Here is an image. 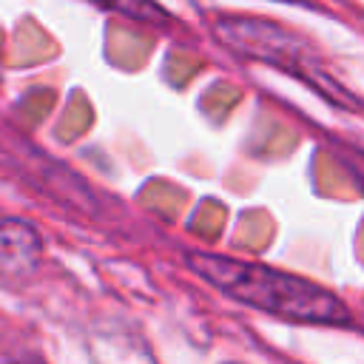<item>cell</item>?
<instances>
[{
	"instance_id": "1",
	"label": "cell",
	"mask_w": 364,
	"mask_h": 364,
	"mask_svg": "<svg viewBox=\"0 0 364 364\" xmlns=\"http://www.w3.org/2000/svg\"><path fill=\"white\" fill-rule=\"evenodd\" d=\"M185 264L199 279L230 296L233 301H242L262 313L299 324H324V327H344L353 321L347 304L333 290H327L313 279L284 273L262 262H245L205 250L185 253Z\"/></svg>"
},
{
	"instance_id": "3",
	"label": "cell",
	"mask_w": 364,
	"mask_h": 364,
	"mask_svg": "<svg viewBox=\"0 0 364 364\" xmlns=\"http://www.w3.org/2000/svg\"><path fill=\"white\" fill-rule=\"evenodd\" d=\"M43 239L40 233L20 219L0 225V273L23 276L40 262Z\"/></svg>"
},
{
	"instance_id": "4",
	"label": "cell",
	"mask_w": 364,
	"mask_h": 364,
	"mask_svg": "<svg viewBox=\"0 0 364 364\" xmlns=\"http://www.w3.org/2000/svg\"><path fill=\"white\" fill-rule=\"evenodd\" d=\"M94 6H102L108 11H117L128 20H136V23H151V26H165L171 23V14L154 3V0H91Z\"/></svg>"
},
{
	"instance_id": "6",
	"label": "cell",
	"mask_w": 364,
	"mask_h": 364,
	"mask_svg": "<svg viewBox=\"0 0 364 364\" xmlns=\"http://www.w3.org/2000/svg\"><path fill=\"white\" fill-rule=\"evenodd\" d=\"M282 3H307V0H282Z\"/></svg>"
},
{
	"instance_id": "5",
	"label": "cell",
	"mask_w": 364,
	"mask_h": 364,
	"mask_svg": "<svg viewBox=\"0 0 364 364\" xmlns=\"http://www.w3.org/2000/svg\"><path fill=\"white\" fill-rule=\"evenodd\" d=\"M338 156L344 159V168L350 171V176L355 179V185H358L361 193H364V154L355 151V148H350V145H341V148H338Z\"/></svg>"
},
{
	"instance_id": "2",
	"label": "cell",
	"mask_w": 364,
	"mask_h": 364,
	"mask_svg": "<svg viewBox=\"0 0 364 364\" xmlns=\"http://www.w3.org/2000/svg\"><path fill=\"white\" fill-rule=\"evenodd\" d=\"M213 34L230 51L259 60V63H267V65H276L287 74H296L299 80L310 82L333 102H347L344 88H338L330 80V74L321 68L318 54L301 37L287 31L284 26L259 20V17H230L228 14V17L213 20Z\"/></svg>"
}]
</instances>
